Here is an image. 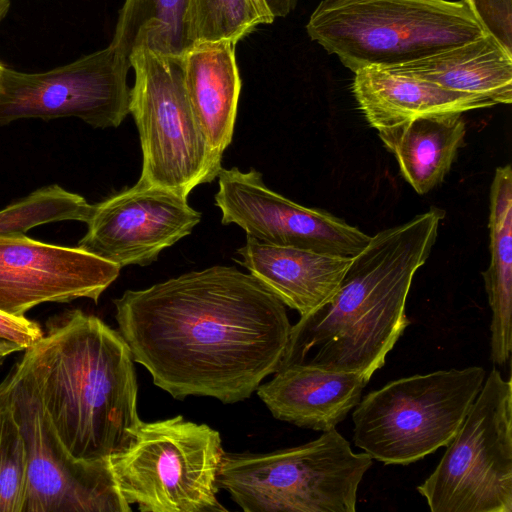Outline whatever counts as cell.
<instances>
[{
  "mask_svg": "<svg viewBox=\"0 0 512 512\" xmlns=\"http://www.w3.org/2000/svg\"><path fill=\"white\" fill-rule=\"evenodd\" d=\"M114 304L134 361L180 400L249 398L279 368L292 327L270 290L228 266L127 290Z\"/></svg>",
  "mask_w": 512,
  "mask_h": 512,
  "instance_id": "obj_1",
  "label": "cell"
},
{
  "mask_svg": "<svg viewBox=\"0 0 512 512\" xmlns=\"http://www.w3.org/2000/svg\"><path fill=\"white\" fill-rule=\"evenodd\" d=\"M444 216L432 207L372 236L332 297L291 327L279 368L312 366L356 373L368 382L409 325L410 287Z\"/></svg>",
  "mask_w": 512,
  "mask_h": 512,
  "instance_id": "obj_2",
  "label": "cell"
},
{
  "mask_svg": "<svg viewBox=\"0 0 512 512\" xmlns=\"http://www.w3.org/2000/svg\"><path fill=\"white\" fill-rule=\"evenodd\" d=\"M47 327L20 361L60 441L72 457L86 461L124 451L142 422L128 344L79 309L50 319Z\"/></svg>",
  "mask_w": 512,
  "mask_h": 512,
  "instance_id": "obj_3",
  "label": "cell"
},
{
  "mask_svg": "<svg viewBox=\"0 0 512 512\" xmlns=\"http://www.w3.org/2000/svg\"><path fill=\"white\" fill-rule=\"evenodd\" d=\"M306 30L353 73L411 62L486 34L463 0H322Z\"/></svg>",
  "mask_w": 512,
  "mask_h": 512,
  "instance_id": "obj_4",
  "label": "cell"
},
{
  "mask_svg": "<svg viewBox=\"0 0 512 512\" xmlns=\"http://www.w3.org/2000/svg\"><path fill=\"white\" fill-rule=\"evenodd\" d=\"M371 465L334 428L271 453H225L218 481L246 512H354Z\"/></svg>",
  "mask_w": 512,
  "mask_h": 512,
  "instance_id": "obj_5",
  "label": "cell"
},
{
  "mask_svg": "<svg viewBox=\"0 0 512 512\" xmlns=\"http://www.w3.org/2000/svg\"><path fill=\"white\" fill-rule=\"evenodd\" d=\"M480 366L438 370L391 381L353 410L354 444L386 465H408L452 440L479 394Z\"/></svg>",
  "mask_w": 512,
  "mask_h": 512,
  "instance_id": "obj_6",
  "label": "cell"
},
{
  "mask_svg": "<svg viewBox=\"0 0 512 512\" xmlns=\"http://www.w3.org/2000/svg\"><path fill=\"white\" fill-rule=\"evenodd\" d=\"M224 454L217 430L178 415L142 421L130 446L108 460L122 497L141 511L220 512Z\"/></svg>",
  "mask_w": 512,
  "mask_h": 512,
  "instance_id": "obj_7",
  "label": "cell"
},
{
  "mask_svg": "<svg viewBox=\"0 0 512 512\" xmlns=\"http://www.w3.org/2000/svg\"><path fill=\"white\" fill-rule=\"evenodd\" d=\"M129 61L135 72L129 113L143 154L139 181L188 197L218 176L222 157L212 151L194 117L182 59L137 49Z\"/></svg>",
  "mask_w": 512,
  "mask_h": 512,
  "instance_id": "obj_8",
  "label": "cell"
},
{
  "mask_svg": "<svg viewBox=\"0 0 512 512\" xmlns=\"http://www.w3.org/2000/svg\"><path fill=\"white\" fill-rule=\"evenodd\" d=\"M417 491L432 512H512V382L492 369Z\"/></svg>",
  "mask_w": 512,
  "mask_h": 512,
  "instance_id": "obj_9",
  "label": "cell"
},
{
  "mask_svg": "<svg viewBox=\"0 0 512 512\" xmlns=\"http://www.w3.org/2000/svg\"><path fill=\"white\" fill-rule=\"evenodd\" d=\"M22 434L28 461L23 512H129L109 460L72 457L60 441L36 386L17 362L0 383Z\"/></svg>",
  "mask_w": 512,
  "mask_h": 512,
  "instance_id": "obj_10",
  "label": "cell"
},
{
  "mask_svg": "<svg viewBox=\"0 0 512 512\" xmlns=\"http://www.w3.org/2000/svg\"><path fill=\"white\" fill-rule=\"evenodd\" d=\"M129 58L111 44L40 73L4 68L0 126L26 118L76 117L94 128L118 127L129 114Z\"/></svg>",
  "mask_w": 512,
  "mask_h": 512,
  "instance_id": "obj_11",
  "label": "cell"
},
{
  "mask_svg": "<svg viewBox=\"0 0 512 512\" xmlns=\"http://www.w3.org/2000/svg\"><path fill=\"white\" fill-rule=\"evenodd\" d=\"M215 205L222 224H236L262 243L352 258L368 244V236L344 220L304 207L269 189L251 168H221Z\"/></svg>",
  "mask_w": 512,
  "mask_h": 512,
  "instance_id": "obj_12",
  "label": "cell"
},
{
  "mask_svg": "<svg viewBox=\"0 0 512 512\" xmlns=\"http://www.w3.org/2000/svg\"><path fill=\"white\" fill-rule=\"evenodd\" d=\"M201 213L187 197L141 181L92 205L77 247L120 268L147 266L188 236Z\"/></svg>",
  "mask_w": 512,
  "mask_h": 512,
  "instance_id": "obj_13",
  "label": "cell"
},
{
  "mask_svg": "<svg viewBox=\"0 0 512 512\" xmlns=\"http://www.w3.org/2000/svg\"><path fill=\"white\" fill-rule=\"evenodd\" d=\"M120 267L78 247L25 234L0 236V310L15 316L43 303L98 302Z\"/></svg>",
  "mask_w": 512,
  "mask_h": 512,
  "instance_id": "obj_14",
  "label": "cell"
},
{
  "mask_svg": "<svg viewBox=\"0 0 512 512\" xmlns=\"http://www.w3.org/2000/svg\"><path fill=\"white\" fill-rule=\"evenodd\" d=\"M367 383L356 373L289 365L259 385L257 394L275 418L325 432L336 428L356 407Z\"/></svg>",
  "mask_w": 512,
  "mask_h": 512,
  "instance_id": "obj_15",
  "label": "cell"
},
{
  "mask_svg": "<svg viewBox=\"0 0 512 512\" xmlns=\"http://www.w3.org/2000/svg\"><path fill=\"white\" fill-rule=\"evenodd\" d=\"M237 252L241 257L238 262L300 316L332 297L352 259L270 245L250 236Z\"/></svg>",
  "mask_w": 512,
  "mask_h": 512,
  "instance_id": "obj_16",
  "label": "cell"
},
{
  "mask_svg": "<svg viewBox=\"0 0 512 512\" xmlns=\"http://www.w3.org/2000/svg\"><path fill=\"white\" fill-rule=\"evenodd\" d=\"M354 74L352 92L359 110L377 131L418 118L496 105L482 96L447 90L381 67H365Z\"/></svg>",
  "mask_w": 512,
  "mask_h": 512,
  "instance_id": "obj_17",
  "label": "cell"
},
{
  "mask_svg": "<svg viewBox=\"0 0 512 512\" xmlns=\"http://www.w3.org/2000/svg\"><path fill=\"white\" fill-rule=\"evenodd\" d=\"M234 46L229 41L199 42L181 57L192 112L220 157L232 141L241 89Z\"/></svg>",
  "mask_w": 512,
  "mask_h": 512,
  "instance_id": "obj_18",
  "label": "cell"
},
{
  "mask_svg": "<svg viewBox=\"0 0 512 512\" xmlns=\"http://www.w3.org/2000/svg\"><path fill=\"white\" fill-rule=\"evenodd\" d=\"M447 90L482 96L497 104L512 102V53L491 35L388 67Z\"/></svg>",
  "mask_w": 512,
  "mask_h": 512,
  "instance_id": "obj_19",
  "label": "cell"
},
{
  "mask_svg": "<svg viewBox=\"0 0 512 512\" xmlns=\"http://www.w3.org/2000/svg\"><path fill=\"white\" fill-rule=\"evenodd\" d=\"M465 135L462 114L423 117L378 130L400 174L421 195L444 180L464 145Z\"/></svg>",
  "mask_w": 512,
  "mask_h": 512,
  "instance_id": "obj_20",
  "label": "cell"
},
{
  "mask_svg": "<svg viewBox=\"0 0 512 512\" xmlns=\"http://www.w3.org/2000/svg\"><path fill=\"white\" fill-rule=\"evenodd\" d=\"M490 264L482 273L492 311L490 356L505 364L512 349V169H496L490 188Z\"/></svg>",
  "mask_w": 512,
  "mask_h": 512,
  "instance_id": "obj_21",
  "label": "cell"
},
{
  "mask_svg": "<svg viewBox=\"0 0 512 512\" xmlns=\"http://www.w3.org/2000/svg\"><path fill=\"white\" fill-rule=\"evenodd\" d=\"M189 0H126L110 43L129 58L137 49L182 57L193 45Z\"/></svg>",
  "mask_w": 512,
  "mask_h": 512,
  "instance_id": "obj_22",
  "label": "cell"
},
{
  "mask_svg": "<svg viewBox=\"0 0 512 512\" xmlns=\"http://www.w3.org/2000/svg\"><path fill=\"white\" fill-rule=\"evenodd\" d=\"M192 44L229 41L236 44L259 24L274 20L262 0H189Z\"/></svg>",
  "mask_w": 512,
  "mask_h": 512,
  "instance_id": "obj_23",
  "label": "cell"
},
{
  "mask_svg": "<svg viewBox=\"0 0 512 512\" xmlns=\"http://www.w3.org/2000/svg\"><path fill=\"white\" fill-rule=\"evenodd\" d=\"M91 210L92 205L81 195L56 184L45 186L0 210V236L25 234L52 222L86 223Z\"/></svg>",
  "mask_w": 512,
  "mask_h": 512,
  "instance_id": "obj_24",
  "label": "cell"
},
{
  "mask_svg": "<svg viewBox=\"0 0 512 512\" xmlns=\"http://www.w3.org/2000/svg\"><path fill=\"white\" fill-rule=\"evenodd\" d=\"M27 476L22 434L11 409L0 397V512H23Z\"/></svg>",
  "mask_w": 512,
  "mask_h": 512,
  "instance_id": "obj_25",
  "label": "cell"
},
{
  "mask_svg": "<svg viewBox=\"0 0 512 512\" xmlns=\"http://www.w3.org/2000/svg\"><path fill=\"white\" fill-rule=\"evenodd\" d=\"M486 34L512 53V0H463Z\"/></svg>",
  "mask_w": 512,
  "mask_h": 512,
  "instance_id": "obj_26",
  "label": "cell"
},
{
  "mask_svg": "<svg viewBox=\"0 0 512 512\" xmlns=\"http://www.w3.org/2000/svg\"><path fill=\"white\" fill-rule=\"evenodd\" d=\"M43 334L38 323L25 316H15L0 310V338L12 341L25 350L36 343Z\"/></svg>",
  "mask_w": 512,
  "mask_h": 512,
  "instance_id": "obj_27",
  "label": "cell"
},
{
  "mask_svg": "<svg viewBox=\"0 0 512 512\" xmlns=\"http://www.w3.org/2000/svg\"><path fill=\"white\" fill-rule=\"evenodd\" d=\"M274 18L284 16L291 7L292 0H265Z\"/></svg>",
  "mask_w": 512,
  "mask_h": 512,
  "instance_id": "obj_28",
  "label": "cell"
},
{
  "mask_svg": "<svg viewBox=\"0 0 512 512\" xmlns=\"http://www.w3.org/2000/svg\"><path fill=\"white\" fill-rule=\"evenodd\" d=\"M20 351H24V348L20 345L7 339L0 338V364L6 356Z\"/></svg>",
  "mask_w": 512,
  "mask_h": 512,
  "instance_id": "obj_29",
  "label": "cell"
},
{
  "mask_svg": "<svg viewBox=\"0 0 512 512\" xmlns=\"http://www.w3.org/2000/svg\"><path fill=\"white\" fill-rule=\"evenodd\" d=\"M10 8L9 0H0V22L5 18Z\"/></svg>",
  "mask_w": 512,
  "mask_h": 512,
  "instance_id": "obj_30",
  "label": "cell"
},
{
  "mask_svg": "<svg viewBox=\"0 0 512 512\" xmlns=\"http://www.w3.org/2000/svg\"><path fill=\"white\" fill-rule=\"evenodd\" d=\"M4 68H5V66H3V64L0 62V91H1V88H2V76H3Z\"/></svg>",
  "mask_w": 512,
  "mask_h": 512,
  "instance_id": "obj_31",
  "label": "cell"
},
{
  "mask_svg": "<svg viewBox=\"0 0 512 512\" xmlns=\"http://www.w3.org/2000/svg\"><path fill=\"white\" fill-rule=\"evenodd\" d=\"M262 1H264V2H265V0H262ZM265 3H266V2H265ZM266 5H267V4H266Z\"/></svg>",
  "mask_w": 512,
  "mask_h": 512,
  "instance_id": "obj_32",
  "label": "cell"
}]
</instances>
